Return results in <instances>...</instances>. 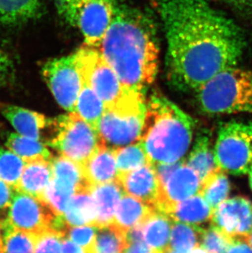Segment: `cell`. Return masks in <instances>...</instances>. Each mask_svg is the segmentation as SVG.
<instances>
[{
  "mask_svg": "<svg viewBox=\"0 0 252 253\" xmlns=\"http://www.w3.org/2000/svg\"><path fill=\"white\" fill-rule=\"evenodd\" d=\"M97 214V206L91 191L79 192L72 197L62 218L68 226H95Z\"/></svg>",
  "mask_w": 252,
  "mask_h": 253,
  "instance_id": "7402d4cb",
  "label": "cell"
},
{
  "mask_svg": "<svg viewBox=\"0 0 252 253\" xmlns=\"http://www.w3.org/2000/svg\"><path fill=\"white\" fill-rule=\"evenodd\" d=\"M76 193V190L72 187L52 178L43 194V200L49 204L57 215L62 216Z\"/></svg>",
  "mask_w": 252,
  "mask_h": 253,
  "instance_id": "836d02e7",
  "label": "cell"
},
{
  "mask_svg": "<svg viewBox=\"0 0 252 253\" xmlns=\"http://www.w3.org/2000/svg\"><path fill=\"white\" fill-rule=\"evenodd\" d=\"M187 164L197 172L201 181L220 168L215 161L214 151L211 150L208 137L206 135L198 137Z\"/></svg>",
  "mask_w": 252,
  "mask_h": 253,
  "instance_id": "83f0119b",
  "label": "cell"
},
{
  "mask_svg": "<svg viewBox=\"0 0 252 253\" xmlns=\"http://www.w3.org/2000/svg\"><path fill=\"white\" fill-rule=\"evenodd\" d=\"M247 241H248V244L250 245L251 248L252 249V231L250 234H249V236L247 238Z\"/></svg>",
  "mask_w": 252,
  "mask_h": 253,
  "instance_id": "bcb514c9",
  "label": "cell"
},
{
  "mask_svg": "<svg viewBox=\"0 0 252 253\" xmlns=\"http://www.w3.org/2000/svg\"><path fill=\"white\" fill-rule=\"evenodd\" d=\"M42 76L57 103L68 113L73 112L84 84L76 54L48 60Z\"/></svg>",
  "mask_w": 252,
  "mask_h": 253,
  "instance_id": "30bf717a",
  "label": "cell"
},
{
  "mask_svg": "<svg viewBox=\"0 0 252 253\" xmlns=\"http://www.w3.org/2000/svg\"><path fill=\"white\" fill-rule=\"evenodd\" d=\"M233 240L210 225L207 229H202L200 247L207 253H226Z\"/></svg>",
  "mask_w": 252,
  "mask_h": 253,
  "instance_id": "e575fe53",
  "label": "cell"
},
{
  "mask_svg": "<svg viewBox=\"0 0 252 253\" xmlns=\"http://www.w3.org/2000/svg\"><path fill=\"white\" fill-rule=\"evenodd\" d=\"M156 211L140 199L124 194L117 206L113 223L128 233L133 227L145 222Z\"/></svg>",
  "mask_w": 252,
  "mask_h": 253,
  "instance_id": "d6986e66",
  "label": "cell"
},
{
  "mask_svg": "<svg viewBox=\"0 0 252 253\" xmlns=\"http://www.w3.org/2000/svg\"><path fill=\"white\" fill-rule=\"evenodd\" d=\"M15 190L0 179V213H7Z\"/></svg>",
  "mask_w": 252,
  "mask_h": 253,
  "instance_id": "f35d334b",
  "label": "cell"
},
{
  "mask_svg": "<svg viewBox=\"0 0 252 253\" xmlns=\"http://www.w3.org/2000/svg\"><path fill=\"white\" fill-rule=\"evenodd\" d=\"M166 253H207V252L205 251L204 249H202L200 246L198 247V248H196V249H193L192 251L189 252V253H179V252L174 251V250H171V249H169L168 251Z\"/></svg>",
  "mask_w": 252,
  "mask_h": 253,
  "instance_id": "f6af8a7d",
  "label": "cell"
},
{
  "mask_svg": "<svg viewBox=\"0 0 252 253\" xmlns=\"http://www.w3.org/2000/svg\"><path fill=\"white\" fill-rule=\"evenodd\" d=\"M146 105L145 93L129 90L117 103L106 107L98 125L101 143L116 149L139 142Z\"/></svg>",
  "mask_w": 252,
  "mask_h": 253,
  "instance_id": "5b68a950",
  "label": "cell"
},
{
  "mask_svg": "<svg viewBox=\"0 0 252 253\" xmlns=\"http://www.w3.org/2000/svg\"><path fill=\"white\" fill-rule=\"evenodd\" d=\"M2 224L21 231L40 234L51 229L60 231L63 221L43 198L15 191Z\"/></svg>",
  "mask_w": 252,
  "mask_h": 253,
  "instance_id": "ba28073f",
  "label": "cell"
},
{
  "mask_svg": "<svg viewBox=\"0 0 252 253\" xmlns=\"http://www.w3.org/2000/svg\"><path fill=\"white\" fill-rule=\"evenodd\" d=\"M118 173L130 171L149 164L148 156L143 143H132L124 148L115 149Z\"/></svg>",
  "mask_w": 252,
  "mask_h": 253,
  "instance_id": "1f68e13d",
  "label": "cell"
},
{
  "mask_svg": "<svg viewBox=\"0 0 252 253\" xmlns=\"http://www.w3.org/2000/svg\"><path fill=\"white\" fill-rule=\"evenodd\" d=\"M98 227L94 225H81V226H68L65 232V238L69 239L73 243L88 249L95 239Z\"/></svg>",
  "mask_w": 252,
  "mask_h": 253,
  "instance_id": "8d00e7d4",
  "label": "cell"
},
{
  "mask_svg": "<svg viewBox=\"0 0 252 253\" xmlns=\"http://www.w3.org/2000/svg\"><path fill=\"white\" fill-rule=\"evenodd\" d=\"M174 220L169 215L156 211L143 223V240L157 253L169 249V239Z\"/></svg>",
  "mask_w": 252,
  "mask_h": 253,
  "instance_id": "44dd1931",
  "label": "cell"
},
{
  "mask_svg": "<svg viewBox=\"0 0 252 253\" xmlns=\"http://www.w3.org/2000/svg\"><path fill=\"white\" fill-rule=\"evenodd\" d=\"M200 187V177L183 161L161 188L156 210L168 215L177 203L198 194Z\"/></svg>",
  "mask_w": 252,
  "mask_h": 253,
  "instance_id": "4fadbf2b",
  "label": "cell"
},
{
  "mask_svg": "<svg viewBox=\"0 0 252 253\" xmlns=\"http://www.w3.org/2000/svg\"><path fill=\"white\" fill-rule=\"evenodd\" d=\"M0 253H2V252H0Z\"/></svg>",
  "mask_w": 252,
  "mask_h": 253,
  "instance_id": "681fc988",
  "label": "cell"
},
{
  "mask_svg": "<svg viewBox=\"0 0 252 253\" xmlns=\"http://www.w3.org/2000/svg\"><path fill=\"white\" fill-rule=\"evenodd\" d=\"M84 0H55V4L60 17L65 22L75 27L76 15Z\"/></svg>",
  "mask_w": 252,
  "mask_h": 253,
  "instance_id": "74e56055",
  "label": "cell"
},
{
  "mask_svg": "<svg viewBox=\"0 0 252 253\" xmlns=\"http://www.w3.org/2000/svg\"><path fill=\"white\" fill-rule=\"evenodd\" d=\"M194 120L171 101L153 95L147 100L141 142L151 165L182 160L190 147Z\"/></svg>",
  "mask_w": 252,
  "mask_h": 253,
  "instance_id": "3957f363",
  "label": "cell"
},
{
  "mask_svg": "<svg viewBox=\"0 0 252 253\" xmlns=\"http://www.w3.org/2000/svg\"><path fill=\"white\" fill-rule=\"evenodd\" d=\"M26 163L8 148L0 147V179L16 190Z\"/></svg>",
  "mask_w": 252,
  "mask_h": 253,
  "instance_id": "d6a6232c",
  "label": "cell"
},
{
  "mask_svg": "<svg viewBox=\"0 0 252 253\" xmlns=\"http://www.w3.org/2000/svg\"><path fill=\"white\" fill-rule=\"evenodd\" d=\"M82 168L84 176L92 188L116 180L118 169L115 149L101 143L97 152Z\"/></svg>",
  "mask_w": 252,
  "mask_h": 253,
  "instance_id": "2e32d148",
  "label": "cell"
},
{
  "mask_svg": "<svg viewBox=\"0 0 252 253\" xmlns=\"http://www.w3.org/2000/svg\"><path fill=\"white\" fill-rule=\"evenodd\" d=\"M152 1L167 39L168 78L179 90L195 91L238 66L247 48L244 32L208 0Z\"/></svg>",
  "mask_w": 252,
  "mask_h": 253,
  "instance_id": "6da1fadb",
  "label": "cell"
},
{
  "mask_svg": "<svg viewBox=\"0 0 252 253\" xmlns=\"http://www.w3.org/2000/svg\"><path fill=\"white\" fill-rule=\"evenodd\" d=\"M249 182H250L251 189L252 190V168H251L250 171H249Z\"/></svg>",
  "mask_w": 252,
  "mask_h": 253,
  "instance_id": "c3c4849f",
  "label": "cell"
},
{
  "mask_svg": "<svg viewBox=\"0 0 252 253\" xmlns=\"http://www.w3.org/2000/svg\"><path fill=\"white\" fill-rule=\"evenodd\" d=\"M0 113L16 133L32 139H41V132L50 122V120L41 113L2 102H0Z\"/></svg>",
  "mask_w": 252,
  "mask_h": 253,
  "instance_id": "9a60e30c",
  "label": "cell"
},
{
  "mask_svg": "<svg viewBox=\"0 0 252 253\" xmlns=\"http://www.w3.org/2000/svg\"><path fill=\"white\" fill-rule=\"evenodd\" d=\"M194 92L199 108L206 114L252 113V69L228 67Z\"/></svg>",
  "mask_w": 252,
  "mask_h": 253,
  "instance_id": "277c9868",
  "label": "cell"
},
{
  "mask_svg": "<svg viewBox=\"0 0 252 253\" xmlns=\"http://www.w3.org/2000/svg\"><path fill=\"white\" fill-rule=\"evenodd\" d=\"M124 253H157L146 244L145 242L129 243Z\"/></svg>",
  "mask_w": 252,
  "mask_h": 253,
  "instance_id": "b9f144b4",
  "label": "cell"
},
{
  "mask_svg": "<svg viewBox=\"0 0 252 253\" xmlns=\"http://www.w3.org/2000/svg\"><path fill=\"white\" fill-rule=\"evenodd\" d=\"M91 194L98 211L95 226H103L113 222L118 203L125 194L117 179L93 186Z\"/></svg>",
  "mask_w": 252,
  "mask_h": 253,
  "instance_id": "ac0fdd59",
  "label": "cell"
},
{
  "mask_svg": "<svg viewBox=\"0 0 252 253\" xmlns=\"http://www.w3.org/2000/svg\"><path fill=\"white\" fill-rule=\"evenodd\" d=\"M75 54L84 83L100 97L106 107L117 103L131 90L122 84L117 72L107 63L97 47L84 43Z\"/></svg>",
  "mask_w": 252,
  "mask_h": 253,
  "instance_id": "9c48e42d",
  "label": "cell"
},
{
  "mask_svg": "<svg viewBox=\"0 0 252 253\" xmlns=\"http://www.w3.org/2000/svg\"><path fill=\"white\" fill-rule=\"evenodd\" d=\"M52 179L72 187L76 193L91 191L92 187L84 174L83 168L69 158L59 155L51 160Z\"/></svg>",
  "mask_w": 252,
  "mask_h": 253,
  "instance_id": "cb8c5ba5",
  "label": "cell"
},
{
  "mask_svg": "<svg viewBox=\"0 0 252 253\" xmlns=\"http://www.w3.org/2000/svg\"><path fill=\"white\" fill-rule=\"evenodd\" d=\"M2 220H0V252H1V241H2Z\"/></svg>",
  "mask_w": 252,
  "mask_h": 253,
  "instance_id": "7dc6e473",
  "label": "cell"
},
{
  "mask_svg": "<svg viewBox=\"0 0 252 253\" xmlns=\"http://www.w3.org/2000/svg\"><path fill=\"white\" fill-rule=\"evenodd\" d=\"M105 109L106 104L100 97L88 84L84 83L73 112L98 132V125Z\"/></svg>",
  "mask_w": 252,
  "mask_h": 253,
  "instance_id": "484cf974",
  "label": "cell"
},
{
  "mask_svg": "<svg viewBox=\"0 0 252 253\" xmlns=\"http://www.w3.org/2000/svg\"><path fill=\"white\" fill-rule=\"evenodd\" d=\"M230 192V183L223 169L215 171L201 181L199 194L213 209L228 199Z\"/></svg>",
  "mask_w": 252,
  "mask_h": 253,
  "instance_id": "f1b7e54d",
  "label": "cell"
},
{
  "mask_svg": "<svg viewBox=\"0 0 252 253\" xmlns=\"http://www.w3.org/2000/svg\"><path fill=\"white\" fill-rule=\"evenodd\" d=\"M62 253H85V251L72 240L64 238L62 240Z\"/></svg>",
  "mask_w": 252,
  "mask_h": 253,
  "instance_id": "7bdbcfd3",
  "label": "cell"
},
{
  "mask_svg": "<svg viewBox=\"0 0 252 253\" xmlns=\"http://www.w3.org/2000/svg\"><path fill=\"white\" fill-rule=\"evenodd\" d=\"M211 225L231 239H247L252 231V202L245 197L228 198L214 208Z\"/></svg>",
  "mask_w": 252,
  "mask_h": 253,
  "instance_id": "7c38bea8",
  "label": "cell"
},
{
  "mask_svg": "<svg viewBox=\"0 0 252 253\" xmlns=\"http://www.w3.org/2000/svg\"><path fill=\"white\" fill-rule=\"evenodd\" d=\"M128 245L127 232L115 223L98 227L95 239L85 253H124Z\"/></svg>",
  "mask_w": 252,
  "mask_h": 253,
  "instance_id": "603a6c76",
  "label": "cell"
},
{
  "mask_svg": "<svg viewBox=\"0 0 252 253\" xmlns=\"http://www.w3.org/2000/svg\"><path fill=\"white\" fill-rule=\"evenodd\" d=\"M202 229L200 226L174 221L170 233L169 249L179 253H189L200 246Z\"/></svg>",
  "mask_w": 252,
  "mask_h": 253,
  "instance_id": "f546056e",
  "label": "cell"
},
{
  "mask_svg": "<svg viewBox=\"0 0 252 253\" xmlns=\"http://www.w3.org/2000/svg\"><path fill=\"white\" fill-rule=\"evenodd\" d=\"M51 161L37 159L26 163L19 183L15 191L43 198L47 187L52 180Z\"/></svg>",
  "mask_w": 252,
  "mask_h": 253,
  "instance_id": "e0dca14e",
  "label": "cell"
},
{
  "mask_svg": "<svg viewBox=\"0 0 252 253\" xmlns=\"http://www.w3.org/2000/svg\"><path fill=\"white\" fill-rule=\"evenodd\" d=\"M97 48L126 88L145 93L154 82L159 63L157 34L152 21L138 9L118 3Z\"/></svg>",
  "mask_w": 252,
  "mask_h": 253,
  "instance_id": "7a4b0ae2",
  "label": "cell"
},
{
  "mask_svg": "<svg viewBox=\"0 0 252 253\" xmlns=\"http://www.w3.org/2000/svg\"><path fill=\"white\" fill-rule=\"evenodd\" d=\"M226 253H252V249L248 244L247 239H233Z\"/></svg>",
  "mask_w": 252,
  "mask_h": 253,
  "instance_id": "ab89813d",
  "label": "cell"
},
{
  "mask_svg": "<svg viewBox=\"0 0 252 253\" xmlns=\"http://www.w3.org/2000/svg\"><path fill=\"white\" fill-rule=\"evenodd\" d=\"M217 164L229 174H248L252 168V123L222 125L214 149Z\"/></svg>",
  "mask_w": 252,
  "mask_h": 253,
  "instance_id": "52a82bcc",
  "label": "cell"
},
{
  "mask_svg": "<svg viewBox=\"0 0 252 253\" xmlns=\"http://www.w3.org/2000/svg\"><path fill=\"white\" fill-rule=\"evenodd\" d=\"M6 148L22 158L25 163L37 159L51 161L53 158L48 145L40 139L11 133L5 143Z\"/></svg>",
  "mask_w": 252,
  "mask_h": 253,
  "instance_id": "d4e9b609",
  "label": "cell"
},
{
  "mask_svg": "<svg viewBox=\"0 0 252 253\" xmlns=\"http://www.w3.org/2000/svg\"><path fill=\"white\" fill-rule=\"evenodd\" d=\"M116 179L125 194L140 199L156 210L161 185L153 166L147 164L130 171L118 173Z\"/></svg>",
  "mask_w": 252,
  "mask_h": 253,
  "instance_id": "5bb4252c",
  "label": "cell"
},
{
  "mask_svg": "<svg viewBox=\"0 0 252 253\" xmlns=\"http://www.w3.org/2000/svg\"><path fill=\"white\" fill-rule=\"evenodd\" d=\"M7 66H8V61H7V57L0 49V74H2V72L5 71H7Z\"/></svg>",
  "mask_w": 252,
  "mask_h": 253,
  "instance_id": "ee69618b",
  "label": "cell"
},
{
  "mask_svg": "<svg viewBox=\"0 0 252 253\" xmlns=\"http://www.w3.org/2000/svg\"><path fill=\"white\" fill-rule=\"evenodd\" d=\"M117 4V0H84L75 27L81 31L86 44H99L114 19Z\"/></svg>",
  "mask_w": 252,
  "mask_h": 253,
  "instance_id": "8fae6325",
  "label": "cell"
},
{
  "mask_svg": "<svg viewBox=\"0 0 252 253\" xmlns=\"http://www.w3.org/2000/svg\"><path fill=\"white\" fill-rule=\"evenodd\" d=\"M38 234H31L2 224V253H34Z\"/></svg>",
  "mask_w": 252,
  "mask_h": 253,
  "instance_id": "4dcf8cb0",
  "label": "cell"
},
{
  "mask_svg": "<svg viewBox=\"0 0 252 253\" xmlns=\"http://www.w3.org/2000/svg\"><path fill=\"white\" fill-rule=\"evenodd\" d=\"M65 234L51 229L37 235L34 253H62V240Z\"/></svg>",
  "mask_w": 252,
  "mask_h": 253,
  "instance_id": "d590c367",
  "label": "cell"
},
{
  "mask_svg": "<svg viewBox=\"0 0 252 253\" xmlns=\"http://www.w3.org/2000/svg\"><path fill=\"white\" fill-rule=\"evenodd\" d=\"M54 135L47 145L83 168L101 144L98 132L72 112L50 120Z\"/></svg>",
  "mask_w": 252,
  "mask_h": 253,
  "instance_id": "8992f818",
  "label": "cell"
},
{
  "mask_svg": "<svg viewBox=\"0 0 252 253\" xmlns=\"http://www.w3.org/2000/svg\"><path fill=\"white\" fill-rule=\"evenodd\" d=\"M214 209L199 193L177 203L168 215L174 221L199 226L210 221Z\"/></svg>",
  "mask_w": 252,
  "mask_h": 253,
  "instance_id": "ffe728a7",
  "label": "cell"
},
{
  "mask_svg": "<svg viewBox=\"0 0 252 253\" xmlns=\"http://www.w3.org/2000/svg\"><path fill=\"white\" fill-rule=\"evenodd\" d=\"M42 0H0V23L19 24L33 18Z\"/></svg>",
  "mask_w": 252,
  "mask_h": 253,
  "instance_id": "4316f807",
  "label": "cell"
},
{
  "mask_svg": "<svg viewBox=\"0 0 252 253\" xmlns=\"http://www.w3.org/2000/svg\"><path fill=\"white\" fill-rule=\"evenodd\" d=\"M231 7L243 14L252 13V0H224Z\"/></svg>",
  "mask_w": 252,
  "mask_h": 253,
  "instance_id": "60d3db41",
  "label": "cell"
}]
</instances>
